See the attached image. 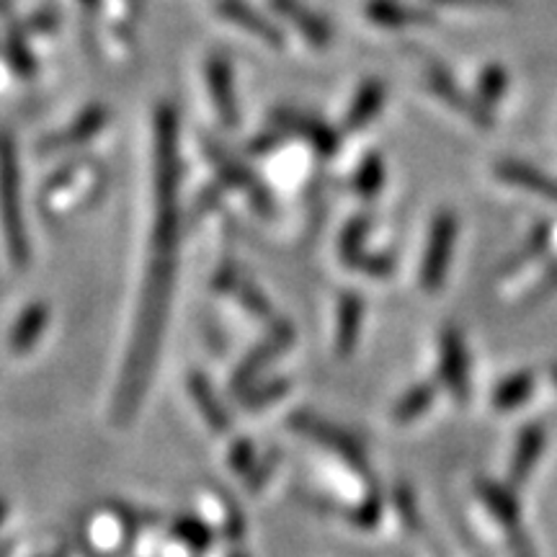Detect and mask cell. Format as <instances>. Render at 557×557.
<instances>
[{
    "label": "cell",
    "instance_id": "6da1fadb",
    "mask_svg": "<svg viewBox=\"0 0 557 557\" xmlns=\"http://www.w3.org/2000/svg\"><path fill=\"white\" fill-rule=\"evenodd\" d=\"M459 233V220L451 209L442 207L434 214L429 227V240L426 250H423L421 261V287L434 295V292L442 289L444 278H447L451 253H455V243Z\"/></svg>",
    "mask_w": 557,
    "mask_h": 557
},
{
    "label": "cell",
    "instance_id": "7a4b0ae2",
    "mask_svg": "<svg viewBox=\"0 0 557 557\" xmlns=\"http://www.w3.org/2000/svg\"><path fill=\"white\" fill-rule=\"evenodd\" d=\"M478 496L483 500L487 511L493 513V519L504 527L508 542H511V549L517 557H534L532 545H529L524 524H521V508L519 500L513 496L511 487L496 483L491 478H478L475 480Z\"/></svg>",
    "mask_w": 557,
    "mask_h": 557
},
{
    "label": "cell",
    "instance_id": "3957f363",
    "mask_svg": "<svg viewBox=\"0 0 557 557\" xmlns=\"http://www.w3.org/2000/svg\"><path fill=\"white\" fill-rule=\"evenodd\" d=\"M438 348H442V357H438V377L447 385L449 395L457 403L470 400V357L468 346H465L462 333L455 325H447L438 336Z\"/></svg>",
    "mask_w": 557,
    "mask_h": 557
},
{
    "label": "cell",
    "instance_id": "277c9868",
    "mask_svg": "<svg viewBox=\"0 0 557 557\" xmlns=\"http://www.w3.org/2000/svg\"><path fill=\"white\" fill-rule=\"evenodd\" d=\"M426 83L442 101H447L451 109H457L459 114H465L472 120L478 127L491 129L493 127V114L478 103V99H470L462 88L457 86V81L451 78L449 70L438 60H426Z\"/></svg>",
    "mask_w": 557,
    "mask_h": 557
},
{
    "label": "cell",
    "instance_id": "5b68a950",
    "mask_svg": "<svg viewBox=\"0 0 557 557\" xmlns=\"http://www.w3.org/2000/svg\"><path fill=\"white\" fill-rule=\"evenodd\" d=\"M297 426L305 431V434L318 438L320 444H325V447L336 449L341 457L346 459L348 465H351L354 470L359 472L361 478L369 480V465H367V457H364V449H361V444L354 438L351 434H346V431H338L329 426V423L318 421V418L312 416H305V418H297Z\"/></svg>",
    "mask_w": 557,
    "mask_h": 557
},
{
    "label": "cell",
    "instance_id": "8992f818",
    "mask_svg": "<svg viewBox=\"0 0 557 557\" xmlns=\"http://www.w3.org/2000/svg\"><path fill=\"white\" fill-rule=\"evenodd\" d=\"M367 225L364 218H357L348 222L344 230V238H341V256L351 269L364 271V274L372 276H389L395 271V261L389 256H367L364 250V238H367Z\"/></svg>",
    "mask_w": 557,
    "mask_h": 557
},
{
    "label": "cell",
    "instance_id": "52a82bcc",
    "mask_svg": "<svg viewBox=\"0 0 557 557\" xmlns=\"http://www.w3.org/2000/svg\"><path fill=\"white\" fill-rule=\"evenodd\" d=\"M274 11L282 18H287L295 29L308 39V45L325 50L333 45V26L329 18L320 16L318 11H312L310 5H305L302 0H271Z\"/></svg>",
    "mask_w": 557,
    "mask_h": 557
},
{
    "label": "cell",
    "instance_id": "ba28073f",
    "mask_svg": "<svg viewBox=\"0 0 557 557\" xmlns=\"http://www.w3.org/2000/svg\"><path fill=\"white\" fill-rule=\"evenodd\" d=\"M545 444H547V431L542 423H527V426L519 431L511 465H508V485L519 487L527 483L529 475H532L534 465L540 462L542 451H545Z\"/></svg>",
    "mask_w": 557,
    "mask_h": 557
},
{
    "label": "cell",
    "instance_id": "9c48e42d",
    "mask_svg": "<svg viewBox=\"0 0 557 557\" xmlns=\"http://www.w3.org/2000/svg\"><path fill=\"white\" fill-rule=\"evenodd\" d=\"M367 18L369 24L382 26V29H410V26H431L436 24L434 16L426 9L406 5L403 0H367Z\"/></svg>",
    "mask_w": 557,
    "mask_h": 557
},
{
    "label": "cell",
    "instance_id": "30bf717a",
    "mask_svg": "<svg viewBox=\"0 0 557 557\" xmlns=\"http://www.w3.org/2000/svg\"><path fill=\"white\" fill-rule=\"evenodd\" d=\"M385 101H387L385 81L369 78V81L361 83L357 96H354L351 107H348V111H346V120H344L346 129L348 132L364 129L369 122L377 120L380 111L385 109Z\"/></svg>",
    "mask_w": 557,
    "mask_h": 557
},
{
    "label": "cell",
    "instance_id": "8fae6325",
    "mask_svg": "<svg viewBox=\"0 0 557 557\" xmlns=\"http://www.w3.org/2000/svg\"><path fill=\"white\" fill-rule=\"evenodd\" d=\"M496 176L506 184L521 186V189L540 194V197L557 199V181L549 178L537 165H529L524 160H500L496 163Z\"/></svg>",
    "mask_w": 557,
    "mask_h": 557
},
{
    "label": "cell",
    "instance_id": "7c38bea8",
    "mask_svg": "<svg viewBox=\"0 0 557 557\" xmlns=\"http://www.w3.org/2000/svg\"><path fill=\"white\" fill-rule=\"evenodd\" d=\"M534 387H537V374L532 369H519V372L508 374L493 387L491 406L498 410V413H508V410L521 408L524 403L534 395Z\"/></svg>",
    "mask_w": 557,
    "mask_h": 557
},
{
    "label": "cell",
    "instance_id": "4fadbf2b",
    "mask_svg": "<svg viewBox=\"0 0 557 557\" xmlns=\"http://www.w3.org/2000/svg\"><path fill=\"white\" fill-rule=\"evenodd\" d=\"M220 13L225 18L233 21L235 26H240L243 32H250L256 39H261L269 47H282V34H278L269 21H263L259 13L250 11L248 5H243L240 0H222Z\"/></svg>",
    "mask_w": 557,
    "mask_h": 557
},
{
    "label": "cell",
    "instance_id": "5bb4252c",
    "mask_svg": "<svg viewBox=\"0 0 557 557\" xmlns=\"http://www.w3.org/2000/svg\"><path fill=\"white\" fill-rule=\"evenodd\" d=\"M278 120L287 124V127L299 132V135L308 137L310 143L315 145V150L323 152V156H333V152L338 150L336 132H333L329 124L315 120V116L299 114V111H282V114H278Z\"/></svg>",
    "mask_w": 557,
    "mask_h": 557
},
{
    "label": "cell",
    "instance_id": "9a60e30c",
    "mask_svg": "<svg viewBox=\"0 0 557 557\" xmlns=\"http://www.w3.org/2000/svg\"><path fill=\"white\" fill-rule=\"evenodd\" d=\"M436 395H438L436 382H418V385L406 389V393L395 400L389 418H393L395 423L416 421V418H421L431 406H434Z\"/></svg>",
    "mask_w": 557,
    "mask_h": 557
},
{
    "label": "cell",
    "instance_id": "2e32d148",
    "mask_svg": "<svg viewBox=\"0 0 557 557\" xmlns=\"http://www.w3.org/2000/svg\"><path fill=\"white\" fill-rule=\"evenodd\" d=\"M361 315H364V302L357 295H344L338 308V338L336 348L338 357H348L357 346L359 329H361Z\"/></svg>",
    "mask_w": 557,
    "mask_h": 557
},
{
    "label": "cell",
    "instance_id": "e0dca14e",
    "mask_svg": "<svg viewBox=\"0 0 557 557\" xmlns=\"http://www.w3.org/2000/svg\"><path fill=\"white\" fill-rule=\"evenodd\" d=\"M207 78L212 86V99L218 103L220 114L230 124H235V94H233V73L222 58H212L207 65Z\"/></svg>",
    "mask_w": 557,
    "mask_h": 557
},
{
    "label": "cell",
    "instance_id": "ac0fdd59",
    "mask_svg": "<svg viewBox=\"0 0 557 557\" xmlns=\"http://www.w3.org/2000/svg\"><path fill=\"white\" fill-rule=\"evenodd\" d=\"M549 238H553V227H549L547 220H540L537 225L532 227V233L527 235V240L521 243V248H517V253L504 263V271H500V274H511V271L524 267L527 261L540 259V256L545 253V248L549 246Z\"/></svg>",
    "mask_w": 557,
    "mask_h": 557
},
{
    "label": "cell",
    "instance_id": "d6986e66",
    "mask_svg": "<svg viewBox=\"0 0 557 557\" xmlns=\"http://www.w3.org/2000/svg\"><path fill=\"white\" fill-rule=\"evenodd\" d=\"M508 90V73L504 65L493 62V65L483 67V73L478 75V90H475V99L483 109L491 111L493 107H498L500 99L506 96Z\"/></svg>",
    "mask_w": 557,
    "mask_h": 557
},
{
    "label": "cell",
    "instance_id": "ffe728a7",
    "mask_svg": "<svg viewBox=\"0 0 557 557\" xmlns=\"http://www.w3.org/2000/svg\"><path fill=\"white\" fill-rule=\"evenodd\" d=\"M382 184H385V160L380 152H369L354 176V191L364 199H374L382 191Z\"/></svg>",
    "mask_w": 557,
    "mask_h": 557
},
{
    "label": "cell",
    "instance_id": "44dd1931",
    "mask_svg": "<svg viewBox=\"0 0 557 557\" xmlns=\"http://www.w3.org/2000/svg\"><path fill=\"white\" fill-rule=\"evenodd\" d=\"M395 506H398L403 521H406L408 529H416V532H423V521L418 519V506L413 498V491L406 483H398L395 487Z\"/></svg>",
    "mask_w": 557,
    "mask_h": 557
},
{
    "label": "cell",
    "instance_id": "7402d4cb",
    "mask_svg": "<svg viewBox=\"0 0 557 557\" xmlns=\"http://www.w3.org/2000/svg\"><path fill=\"white\" fill-rule=\"evenodd\" d=\"M555 289H557V263H553V267L545 271V276H542L540 282L534 284L532 292H529L527 302H537V299L547 297L549 292H555Z\"/></svg>",
    "mask_w": 557,
    "mask_h": 557
},
{
    "label": "cell",
    "instance_id": "603a6c76",
    "mask_svg": "<svg viewBox=\"0 0 557 557\" xmlns=\"http://www.w3.org/2000/svg\"><path fill=\"white\" fill-rule=\"evenodd\" d=\"M442 5H455V9H511L513 0H436Z\"/></svg>",
    "mask_w": 557,
    "mask_h": 557
},
{
    "label": "cell",
    "instance_id": "cb8c5ba5",
    "mask_svg": "<svg viewBox=\"0 0 557 557\" xmlns=\"http://www.w3.org/2000/svg\"><path fill=\"white\" fill-rule=\"evenodd\" d=\"M547 372H549V380H553V385L557 387V361H553V364H549Z\"/></svg>",
    "mask_w": 557,
    "mask_h": 557
}]
</instances>
